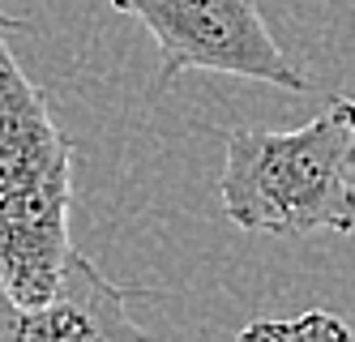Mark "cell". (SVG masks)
Listing matches in <instances>:
<instances>
[{
  "label": "cell",
  "mask_w": 355,
  "mask_h": 342,
  "mask_svg": "<svg viewBox=\"0 0 355 342\" xmlns=\"http://www.w3.org/2000/svg\"><path fill=\"white\" fill-rule=\"evenodd\" d=\"M0 342H150V334L129 317L120 287L73 253L43 304H21L0 282Z\"/></svg>",
  "instance_id": "cell-4"
},
{
  "label": "cell",
  "mask_w": 355,
  "mask_h": 342,
  "mask_svg": "<svg viewBox=\"0 0 355 342\" xmlns=\"http://www.w3.org/2000/svg\"><path fill=\"white\" fill-rule=\"evenodd\" d=\"M0 13V282L21 304H43L78 253L69 240L73 142L52 116L47 90L21 73Z\"/></svg>",
  "instance_id": "cell-1"
},
{
  "label": "cell",
  "mask_w": 355,
  "mask_h": 342,
  "mask_svg": "<svg viewBox=\"0 0 355 342\" xmlns=\"http://www.w3.org/2000/svg\"><path fill=\"white\" fill-rule=\"evenodd\" d=\"M236 342H355V334L338 312L309 308L300 317H283V321H252L240 330Z\"/></svg>",
  "instance_id": "cell-5"
},
{
  "label": "cell",
  "mask_w": 355,
  "mask_h": 342,
  "mask_svg": "<svg viewBox=\"0 0 355 342\" xmlns=\"http://www.w3.org/2000/svg\"><path fill=\"white\" fill-rule=\"evenodd\" d=\"M223 150L218 197L240 231H355V99L329 94L325 112L291 133L227 128Z\"/></svg>",
  "instance_id": "cell-2"
},
{
  "label": "cell",
  "mask_w": 355,
  "mask_h": 342,
  "mask_svg": "<svg viewBox=\"0 0 355 342\" xmlns=\"http://www.w3.org/2000/svg\"><path fill=\"white\" fill-rule=\"evenodd\" d=\"M112 9L137 17L159 43V77L150 94H163L184 69L232 73L283 90H309L304 73L274 43L252 0H112Z\"/></svg>",
  "instance_id": "cell-3"
}]
</instances>
